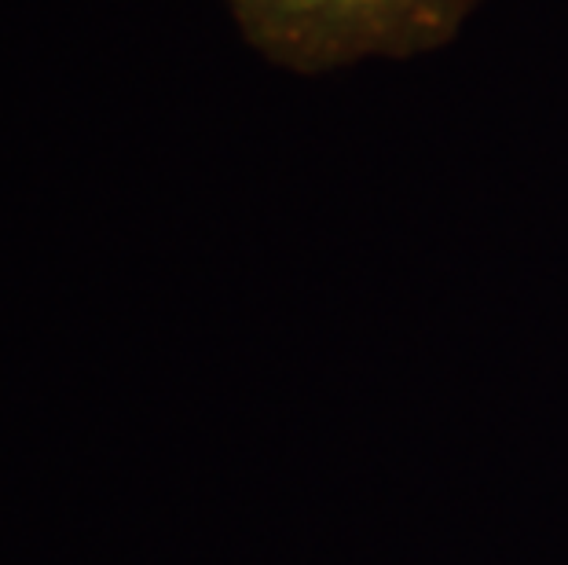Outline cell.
<instances>
[{"instance_id": "1", "label": "cell", "mask_w": 568, "mask_h": 565, "mask_svg": "<svg viewBox=\"0 0 568 565\" xmlns=\"http://www.w3.org/2000/svg\"><path fill=\"white\" fill-rule=\"evenodd\" d=\"M477 0H227L243 33L294 70L404 59L455 38Z\"/></svg>"}]
</instances>
